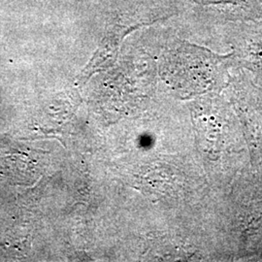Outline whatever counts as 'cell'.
Returning <instances> with one entry per match:
<instances>
[{
    "label": "cell",
    "mask_w": 262,
    "mask_h": 262,
    "mask_svg": "<svg viewBox=\"0 0 262 262\" xmlns=\"http://www.w3.org/2000/svg\"><path fill=\"white\" fill-rule=\"evenodd\" d=\"M232 64V53L221 56L207 48L183 42L169 56L167 70L172 81L185 93L207 94L227 84L228 68Z\"/></svg>",
    "instance_id": "cell-1"
},
{
    "label": "cell",
    "mask_w": 262,
    "mask_h": 262,
    "mask_svg": "<svg viewBox=\"0 0 262 262\" xmlns=\"http://www.w3.org/2000/svg\"><path fill=\"white\" fill-rule=\"evenodd\" d=\"M206 21H261V0H188Z\"/></svg>",
    "instance_id": "cell-2"
},
{
    "label": "cell",
    "mask_w": 262,
    "mask_h": 262,
    "mask_svg": "<svg viewBox=\"0 0 262 262\" xmlns=\"http://www.w3.org/2000/svg\"><path fill=\"white\" fill-rule=\"evenodd\" d=\"M239 24L242 31L233 44V63L262 76V20Z\"/></svg>",
    "instance_id": "cell-3"
},
{
    "label": "cell",
    "mask_w": 262,
    "mask_h": 262,
    "mask_svg": "<svg viewBox=\"0 0 262 262\" xmlns=\"http://www.w3.org/2000/svg\"><path fill=\"white\" fill-rule=\"evenodd\" d=\"M261 1H262V0H261Z\"/></svg>",
    "instance_id": "cell-4"
}]
</instances>
